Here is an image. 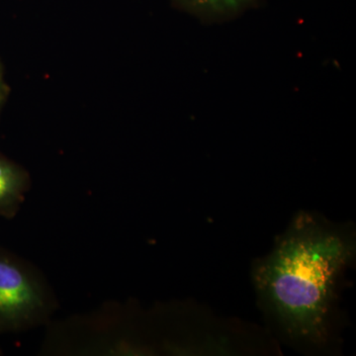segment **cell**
I'll list each match as a JSON object with an SVG mask.
<instances>
[{"instance_id": "1", "label": "cell", "mask_w": 356, "mask_h": 356, "mask_svg": "<svg viewBox=\"0 0 356 356\" xmlns=\"http://www.w3.org/2000/svg\"><path fill=\"white\" fill-rule=\"evenodd\" d=\"M355 252L350 236L300 213L271 254L257 262L255 287L287 334L325 341L337 282Z\"/></svg>"}, {"instance_id": "2", "label": "cell", "mask_w": 356, "mask_h": 356, "mask_svg": "<svg viewBox=\"0 0 356 356\" xmlns=\"http://www.w3.org/2000/svg\"><path fill=\"white\" fill-rule=\"evenodd\" d=\"M55 307L42 274L29 262L0 248V334L43 324Z\"/></svg>"}, {"instance_id": "3", "label": "cell", "mask_w": 356, "mask_h": 356, "mask_svg": "<svg viewBox=\"0 0 356 356\" xmlns=\"http://www.w3.org/2000/svg\"><path fill=\"white\" fill-rule=\"evenodd\" d=\"M27 172L0 156V216L13 219L19 211L29 189Z\"/></svg>"}, {"instance_id": "4", "label": "cell", "mask_w": 356, "mask_h": 356, "mask_svg": "<svg viewBox=\"0 0 356 356\" xmlns=\"http://www.w3.org/2000/svg\"><path fill=\"white\" fill-rule=\"evenodd\" d=\"M188 1L208 10L227 11L238 8L248 0H188Z\"/></svg>"}, {"instance_id": "5", "label": "cell", "mask_w": 356, "mask_h": 356, "mask_svg": "<svg viewBox=\"0 0 356 356\" xmlns=\"http://www.w3.org/2000/svg\"><path fill=\"white\" fill-rule=\"evenodd\" d=\"M6 86L4 83L3 74H2L1 65H0V106H1L2 102L6 97Z\"/></svg>"}, {"instance_id": "6", "label": "cell", "mask_w": 356, "mask_h": 356, "mask_svg": "<svg viewBox=\"0 0 356 356\" xmlns=\"http://www.w3.org/2000/svg\"><path fill=\"white\" fill-rule=\"evenodd\" d=\"M0 353H1V350H0Z\"/></svg>"}]
</instances>
